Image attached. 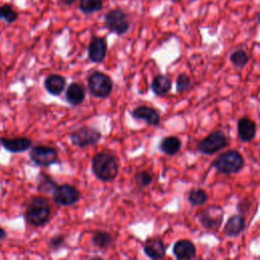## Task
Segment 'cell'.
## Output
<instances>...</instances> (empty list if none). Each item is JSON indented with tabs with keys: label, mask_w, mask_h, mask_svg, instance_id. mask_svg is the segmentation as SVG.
Returning <instances> with one entry per match:
<instances>
[{
	"label": "cell",
	"mask_w": 260,
	"mask_h": 260,
	"mask_svg": "<svg viewBox=\"0 0 260 260\" xmlns=\"http://www.w3.org/2000/svg\"><path fill=\"white\" fill-rule=\"evenodd\" d=\"M92 172L103 182H110L118 175V164L115 155L108 151L96 153L91 160Z\"/></svg>",
	"instance_id": "obj_1"
},
{
	"label": "cell",
	"mask_w": 260,
	"mask_h": 260,
	"mask_svg": "<svg viewBox=\"0 0 260 260\" xmlns=\"http://www.w3.org/2000/svg\"><path fill=\"white\" fill-rule=\"evenodd\" d=\"M51 216V206L44 197H34L25 209L26 221L35 226H40L48 222Z\"/></svg>",
	"instance_id": "obj_2"
},
{
	"label": "cell",
	"mask_w": 260,
	"mask_h": 260,
	"mask_svg": "<svg viewBox=\"0 0 260 260\" xmlns=\"http://www.w3.org/2000/svg\"><path fill=\"white\" fill-rule=\"evenodd\" d=\"M211 165L218 173L231 175L239 173L244 168L245 161L238 150L231 149L217 155Z\"/></svg>",
	"instance_id": "obj_3"
},
{
	"label": "cell",
	"mask_w": 260,
	"mask_h": 260,
	"mask_svg": "<svg viewBox=\"0 0 260 260\" xmlns=\"http://www.w3.org/2000/svg\"><path fill=\"white\" fill-rule=\"evenodd\" d=\"M87 86L92 95L96 98H107L112 91L113 82L107 74L101 71H94L88 76Z\"/></svg>",
	"instance_id": "obj_4"
},
{
	"label": "cell",
	"mask_w": 260,
	"mask_h": 260,
	"mask_svg": "<svg viewBox=\"0 0 260 260\" xmlns=\"http://www.w3.org/2000/svg\"><path fill=\"white\" fill-rule=\"evenodd\" d=\"M229 144L228 138L225 134L220 131H214L207 135L205 138H203L197 145V149L199 152L206 154V155H211L213 153L218 152L219 150L223 149L226 145Z\"/></svg>",
	"instance_id": "obj_5"
},
{
	"label": "cell",
	"mask_w": 260,
	"mask_h": 260,
	"mask_svg": "<svg viewBox=\"0 0 260 260\" xmlns=\"http://www.w3.org/2000/svg\"><path fill=\"white\" fill-rule=\"evenodd\" d=\"M198 219L201 225L208 231H217L223 219V211L220 206H208L198 213Z\"/></svg>",
	"instance_id": "obj_6"
},
{
	"label": "cell",
	"mask_w": 260,
	"mask_h": 260,
	"mask_svg": "<svg viewBox=\"0 0 260 260\" xmlns=\"http://www.w3.org/2000/svg\"><path fill=\"white\" fill-rule=\"evenodd\" d=\"M105 24L107 28L114 34L119 36L125 34L129 28V21L126 13L120 9H112L105 15Z\"/></svg>",
	"instance_id": "obj_7"
},
{
	"label": "cell",
	"mask_w": 260,
	"mask_h": 260,
	"mask_svg": "<svg viewBox=\"0 0 260 260\" xmlns=\"http://www.w3.org/2000/svg\"><path fill=\"white\" fill-rule=\"evenodd\" d=\"M102 135L99 130L92 127L84 126L74 131L70 135V140L74 145L78 147H85L98 143Z\"/></svg>",
	"instance_id": "obj_8"
},
{
	"label": "cell",
	"mask_w": 260,
	"mask_h": 260,
	"mask_svg": "<svg viewBox=\"0 0 260 260\" xmlns=\"http://www.w3.org/2000/svg\"><path fill=\"white\" fill-rule=\"evenodd\" d=\"M29 157L37 166L48 167L57 161L58 153L53 147L39 145L31 148L29 151Z\"/></svg>",
	"instance_id": "obj_9"
},
{
	"label": "cell",
	"mask_w": 260,
	"mask_h": 260,
	"mask_svg": "<svg viewBox=\"0 0 260 260\" xmlns=\"http://www.w3.org/2000/svg\"><path fill=\"white\" fill-rule=\"evenodd\" d=\"M79 197V191L74 186L68 184L56 186V188L53 191L54 202L63 206H68L76 203Z\"/></svg>",
	"instance_id": "obj_10"
},
{
	"label": "cell",
	"mask_w": 260,
	"mask_h": 260,
	"mask_svg": "<svg viewBox=\"0 0 260 260\" xmlns=\"http://www.w3.org/2000/svg\"><path fill=\"white\" fill-rule=\"evenodd\" d=\"M173 253L177 260H193L196 256V247L190 240H179L174 244Z\"/></svg>",
	"instance_id": "obj_11"
},
{
	"label": "cell",
	"mask_w": 260,
	"mask_h": 260,
	"mask_svg": "<svg viewBox=\"0 0 260 260\" xmlns=\"http://www.w3.org/2000/svg\"><path fill=\"white\" fill-rule=\"evenodd\" d=\"M256 123L248 117H242L238 121V136L243 142H249L256 135Z\"/></svg>",
	"instance_id": "obj_12"
},
{
	"label": "cell",
	"mask_w": 260,
	"mask_h": 260,
	"mask_svg": "<svg viewBox=\"0 0 260 260\" xmlns=\"http://www.w3.org/2000/svg\"><path fill=\"white\" fill-rule=\"evenodd\" d=\"M107 54V43L105 39L94 37L88 46V57L92 62H102Z\"/></svg>",
	"instance_id": "obj_13"
},
{
	"label": "cell",
	"mask_w": 260,
	"mask_h": 260,
	"mask_svg": "<svg viewBox=\"0 0 260 260\" xmlns=\"http://www.w3.org/2000/svg\"><path fill=\"white\" fill-rule=\"evenodd\" d=\"M132 116L135 119L143 120L150 126H156L159 123V114L152 108L147 106H140L132 111Z\"/></svg>",
	"instance_id": "obj_14"
},
{
	"label": "cell",
	"mask_w": 260,
	"mask_h": 260,
	"mask_svg": "<svg viewBox=\"0 0 260 260\" xmlns=\"http://www.w3.org/2000/svg\"><path fill=\"white\" fill-rule=\"evenodd\" d=\"M144 253L151 260H159L166 254V248L161 240L157 238L148 239L143 246Z\"/></svg>",
	"instance_id": "obj_15"
},
{
	"label": "cell",
	"mask_w": 260,
	"mask_h": 260,
	"mask_svg": "<svg viewBox=\"0 0 260 260\" xmlns=\"http://www.w3.org/2000/svg\"><path fill=\"white\" fill-rule=\"evenodd\" d=\"M245 226H246L245 217L240 214H235V215H232L225 222L223 228V233L226 237L234 238L242 234L243 231L245 230Z\"/></svg>",
	"instance_id": "obj_16"
},
{
	"label": "cell",
	"mask_w": 260,
	"mask_h": 260,
	"mask_svg": "<svg viewBox=\"0 0 260 260\" xmlns=\"http://www.w3.org/2000/svg\"><path fill=\"white\" fill-rule=\"evenodd\" d=\"M2 146L10 152H22L28 149L31 145L30 139L26 137H16V138H0Z\"/></svg>",
	"instance_id": "obj_17"
},
{
	"label": "cell",
	"mask_w": 260,
	"mask_h": 260,
	"mask_svg": "<svg viewBox=\"0 0 260 260\" xmlns=\"http://www.w3.org/2000/svg\"><path fill=\"white\" fill-rule=\"evenodd\" d=\"M66 80L59 74H51L45 80V88L53 95L60 94L65 88Z\"/></svg>",
	"instance_id": "obj_18"
},
{
	"label": "cell",
	"mask_w": 260,
	"mask_h": 260,
	"mask_svg": "<svg viewBox=\"0 0 260 260\" xmlns=\"http://www.w3.org/2000/svg\"><path fill=\"white\" fill-rule=\"evenodd\" d=\"M85 98V91L82 85L79 83H71L66 90V100L72 106L80 105Z\"/></svg>",
	"instance_id": "obj_19"
},
{
	"label": "cell",
	"mask_w": 260,
	"mask_h": 260,
	"mask_svg": "<svg viewBox=\"0 0 260 260\" xmlns=\"http://www.w3.org/2000/svg\"><path fill=\"white\" fill-rule=\"evenodd\" d=\"M172 87V82L166 75H156L151 81V90L156 95L167 94Z\"/></svg>",
	"instance_id": "obj_20"
},
{
	"label": "cell",
	"mask_w": 260,
	"mask_h": 260,
	"mask_svg": "<svg viewBox=\"0 0 260 260\" xmlns=\"http://www.w3.org/2000/svg\"><path fill=\"white\" fill-rule=\"evenodd\" d=\"M181 146L182 142L176 136H168L164 138L159 143V149L168 155H174L178 153L181 149Z\"/></svg>",
	"instance_id": "obj_21"
},
{
	"label": "cell",
	"mask_w": 260,
	"mask_h": 260,
	"mask_svg": "<svg viewBox=\"0 0 260 260\" xmlns=\"http://www.w3.org/2000/svg\"><path fill=\"white\" fill-rule=\"evenodd\" d=\"M208 200L207 193L200 188L197 189H192L188 193V201L193 205V206H202L204 205Z\"/></svg>",
	"instance_id": "obj_22"
},
{
	"label": "cell",
	"mask_w": 260,
	"mask_h": 260,
	"mask_svg": "<svg viewBox=\"0 0 260 260\" xmlns=\"http://www.w3.org/2000/svg\"><path fill=\"white\" fill-rule=\"evenodd\" d=\"M112 241L111 235L107 232H95L92 236V244L98 248L105 249L107 248Z\"/></svg>",
	"instance_id": "obj_23"
},
{
	"label": "cell",
	"mask_w": 260,
	"mask_h": 260,
	"mask_svg": "<svg viewBox=\"0 0 260 260\" xmlns=\"http://www.w3.org/2000/svg\"><path fill=\"white\" fill-rule=\"evenodd\" d=\"M103 7L102 0H80L79 8L84 13H91L101 10Z\"/></svg>",
	"instance_id": "obj_24"
},
{
	"label": "cell",
	"mask_w": 260,
	"mask_h": 260,
	"mask_svg": "<svg viewBox=\"0 0 260 260\" xmlns=\"http://www.w3.org/2000/svg\"><path fill=\"white\" fill-rule=\"evenodd\" d=\"M230 61L236 67L243 68L249 61V57L244 50H236L230 55Z\"/></svg>",
	"instance_id": "obj_25"
},
{
	"label": "cell",
	"mask_w": 260,
	"mask_h": 260,
	"mask_svg": "<svg viewBox=\"0 0 260 260\" xmlns=\"http://www.w3.org/2000/svg\"><path fill=\"white\" fill-rule=\"evenodd\" d=\"M0 19H4L8 23H12L17 19V12L9 4L0 6Z\"/></svg>",
	"instance_id": "obj_26"
},
{
	"label": "cell",
	"mask_w": 260,
	"mask_h": 260,
	"mask_svg": "<svg viewBox=\"0 0 260 260\" xmlns=\"http://www.w3.org/2000/svg\"><path fill=\"white\" fill-rule=\"evenodd\" d=\"M191 85V79L190 77L185 74V73H181L178 75L177 79H176V89L178 92H184L186 91Z\"/></svg>",
	"instance_id": "obj_27"
},
{
	"label": "cell",
	"mask_w": 260,
	"mask_h": 260,
	"mask_svg": "<svg viewBox=\"0 0 260 260\" xmlns=\"http://www.w3.org/2000/svg\"><path fill=\"white\" fill-rule=\"evenodd\" d=\"M134 180H135L136 185H138L139 187H146L151 183L152 177L148 172L142 171V172H139L135 175Z\"/></svg>",
	"instance_id": "obj_28"
},
{
	"label": "cell",
	"mask_w": 260,
	"mask_h": 260,
	"mask_svg": "<svg viewBox=\"0 0 260 260\" xmlns=\"http://www.w3.org/2000/svg\"><path fill=\"white\" fill-rule=\"evenodd\" d=\"M49 188H50V189H53V191H54V189L56 188V185L54 184V182H53L50 178H47V177L45 176L44 181L41 182L40 185H39V190H41V192H49V191H48Z\"/></svg>",
	"instance_id": "obj_29"
},
{
	"label": "cell",
	"mask_w": 260,
	"mask_h": 260,
	"mask_svg": "<svg viewBox=\"0 0 260 260\" xmlns=\"http://www.w3.org/2000/svg\"><path fill=\"white\" fill-rule=\"evenodd\" d=\"M64 242V238L62 236H56V237H53L50 241V245L51 247H54V248H58L61 246V244Z\"/></svg>",
	"instance_id": "obj_30"
},
{
	"label": "cell",
	"mask_w": 260,
	"mask_h": 260,
	"mask_svg": "<svg viewBox=\"0 0 260 260\" xmlns=\"http://www.w3.org/2000/svg\"><path fill=\"white\" fill-rule=\"evenodd\" d=\"M62 4H65V5H71L75 2V0H59Z\"/></svg>",
	"instance_id": "obj_31"
},
{
	"label": "cell",
	"mask_w": 260,
	"mask_h": 260,
	"mask_svg": "<svg viewBox=\"0 0 260 260\" xmlns=\"http://www.w3.org/2000/svg\"><path fill=\"white\" fill-rule=\"evenodd\" d=\"M5 237H6V232L2 228H0V240L4 239Z\"/></svg>",
	"instance_id": "obj_32"
},
{
	"label": "cell",
	"mask_w": 260,
	"mask_h": 260,
	"mask_svg": "<svg viewBox=\"0 0 260 260\" xmlns=\"http://www.w3.org/2000/svg\"><path fill=\"white\" fill-rule=\"evenodd\" d=\"M90 260H103V259L100 258V257H93V258H91Z\"/></svg>",
	"instance_id": "obj_33"
},
{
	"label": "cell",
	"mask_w": 260,
	"mask_h": 260,
	"mask_svg": "<svg viewBox=\"0 0 260 260\" xmlns=\"http://www.w3.org/2000/svg\"><path fill=\"white\" fill-rule=\"evenodd\" d=\"M257 21L260 23V12L257 14Z\"/></svg>",
	"instance_id": "obj_34"
},
{
	"label": "cell",
	"mask_w": 260,
	"mask_h": 260,
	"mask_svg": "<svg viewBox=\"0 0 260 260\" xmlns=\"http://www.w3.org/2000/svg\"><path fill=\"white\" fill-rule=\"evenodd\" d=\"M259 160H260V150H259Z\"/></svg>",
	"instance_id": "obj_35"
}]
</instances>
